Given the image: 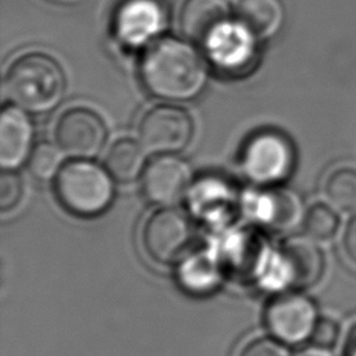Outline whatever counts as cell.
Listing matches in <instances>:
<instances>
[{
  "instance_id": "6da1fadb",
  "label": "cell",
  "mask_w": 356,
  "mask_h": 356,
  "mask_svg": "<svg viewBox=\"0 0 356 356\" xmlns=\"http://www.w3.org/2000/svg\"><path fill=\"white\" fill-rule=\"evenodd\" d=\"M139 75L146 90L167 102H189L206 88L209 71L203 56L174 36L153 42L145 51Z\"/></svg>"
},
{
  "instance_id": "7a4b0ae2",
  "label": "cell",
  "mask_w": 356,
  "mask_h": 356,
  "mask_svg": "<svg viewBox=\"0 0 356 356\" xmlns=\"http://www.w3.org/2000/svg\"><path fill=\"white\" fill-rule=\"evenodd\" d=\"M67 88L64 70L56 58L42 51L17 57L4 76V89L13 104L31 114L54 110Z\"/></svg>"
},
{
  "instance_id": "3957f363",
  "label": "cell",
  "mask_w": 356,
  "mask_h": 356,
  "mask_svg": "<svg viewBox=\"0 0 356 356\" xmlns=\"http://www.w3.org/2000/svg\"><path fill=\"white\" fill-rule=\"evenodd\" d=\"M114 181L106 167L92 160L72 159L54 177V195L70 214L92 218L111 206L115 196Z\"/></svg>"
},
{
  "instance_id": "277c9868",
  "label": "cell",
  "mask_w": 356,
  "mask_h": 356,
  "mask_svg": "<svg viewBox=\"0 0 356 356\" xmlns=\"http://www.w3.org/2000/svg\"><path fill=\"white\" fill-rule=\"evenodd\" d=\"M264 231L252 225L222 231L216 252L225 280L241 286L267 285L277 249Z\"/></svg>"
},
{
  "instance_id": "5b68a950",
  "label": "cell",
  "mask_w": 356,
  "mask_h": 356,
  "mask_svg": "<svg viewBox=\"0 0 356 356\" xmlns=\"http://www.w3.org/2000/svg\"><path fill=\"white\" fill-rule=\"evenodd\" d=\"M325 267V253L318 241L306 234L293 235L277 248L267 286L306 291L323 280Z\"/></svg>"
},
{
  "instance_id": "8992f818",
  "label": "cell",
  "mask_w": 356,
  "mask_h": 356,
  "mask_svg": "<svg viewBox=\"0 0 356 356\" xmlns=\"http://www.w3.org/2000/svg\"><path fill=\"white\" fill-rule=\"evenodd\" d=\"M191 218L172 206L154 210L143 222L140 245L145 254L160 266L179 263L193 249Z\"/></svg>"
},
{
  "instance_id": "52a82bcc",
  "label": "cell",
  "mask_w": 356,
  "mask_h": 356,
  "mask_svg": "<svg viewBox=\"0 0 356 356\" xmlns=\"http://www.w3.org/2000/svg\"><path fill=\"white\" fill-rule=\"evenodd\" d=\"M295 153L289 139L277 131H260L248 139L241 154L243 175L260 186H275L293 168Z\"/></svg>"
},
{
  "instance_id": "ba28073f",
  "label": "cell",
  "mask_w": 356,
  "mask_h": 356,
  "mask_svg": "<svg viewBox=\"0 0 356 356\" xmlns=\"http://www.w3.org/2000/svg\"><path fill=\"white\" fill-rule=\"evenodd\" d=\"M320 316L314 299L303 291L286 289L267 302L263 318L270 335L286 345H299L310 339Z\"/></svg>"
},
{
  "instance_id": "9c48e42d",
  "label": "cell",
  "mask_w": 356,
  "mask_h": 356,
  "mask_svg": "<svg viewBox=\"0 0 356 356\" xmlns=\"http://www.w3.org/2000/svg\"><path fill=\"white\" fill-rule=\"evenodd\" d=\"M193 135L191 114L175 104H159L147 110L138 127L139 142L146 152L175 154L184 150Z\"/></svg>"
},
{
  "instance_id": "30bf717a",
  "label": "cell",
  "mask_w": 356,
  "mask_h": 356,
  "mask_svg": "<svg viewBox=\"0 0 356 356\" xmlns=\"http://www.w3.org/2000/svg\"><path fill=\"white\" fill-rule=\"evenodd\" d=\"M107 129L102 117L86 107L65 110L54 125V140L63 154L92 160L104 147Z\"/></svg>"
},
{
  "instance_id": "8fae6325",
  "label": "cell",
  "mask_w": 356,
  "mask_h": 356,
  "mask_svg": "<svg viewBox=\"0 0 356 356\" xmlns=\"http://www.w3.org/2000/svg\"><path fill=\"white\" fill-rule=\"evenodd\" d=\"M191 181L192 170L185 159L177 154H160L146 164L142 174V192L150 203L168 207L188 193Z\"/></svg>"
},
{
  "instance_id": "7c38bea8",
  "label": "cell",
  "mask_w": 356,
  "mask_h": 356,
  "mask_svg": "<svg viewBox=\"0 0 356 356\" xmlns=\"http://www.w3.org/2000/svg\"><path fill=\"white\" fill-rule=\"evenodd\" d=\"M256 39L239 19H228L204 40L203 46L214 67L225 72H238L252 63Z\"/></svg>"
},
{
  "instance_id": "4fadbf2b",
  "label": "cell",
  "mask_w": 356,
  "mask_h": 356,
  "mask_svg": "<svg viewBox=\"0 0 356 356\" xmlns=\"http://www.w3.org/2000/svg\"><path fill=\"white\" fill-rule=\"evenodd\" d=\"M165 26V11L159 0H124L114 17L118 39L128 46H143Z\"/></svg>"
},
{
  "instance_id": "5bb4252c",
  "label": "cell",
  "mask_w": 356,
  "mask_h": 356,
  "mask_svg": "<svg viewBox=\"0 0 356 356\" xmlns=\"http://www.w3.org/2000/svg\"><path fill=\"white\" fill-rule=\"evenodd\" d=\"M250 213L263 229L288 232L302 224L306 210L295 191L284 186H268L252 200Z\"/></svg>"
},
{
  "instance_id": "9a60e30c",
  "label": "cell",
  "mask_w": 356,
  "mask_h": 356,
  "mask_svg": "<svg viewBox=\"0 0 356 356\" xmlns=\"http://www.w3.org/2000/svg\"><path fill=\"white\" fill-rule=\"evenodd\" d=\"M35 127L28 114L15 104L4 106L0 114V165L17 170L29 160L35 147Z\"/></svg>"
},
{
  "instance_id": "2e32d148",
  "label": "cell",
  "mask_w": 356,
  "mask_h": 356,
  "mask_svg": "<svg viewBox=\"0 0 356 356\" xmlns=\"http://www.w3.org/2000/svg\"><path fill=\"white\" fill-rule=\"evenodd\" d=\"M175 266V281L178 286L192 296L210 295L225 280L216 249H192Z\"/></svg>"
},
{
  "instance_id": "e0dca14e",
  "label": "cell",
  "mask_w": 356,
  "mask_h": 356,
  "mask_svg": "<svg viewBox=\"0 0 356 356\" xmlns=\"http://www.w3.org/2000/svg\"><path fill=\"white\" fill-rule=\"evenodd\" d=\"M193 214L210 229L231 228L236 211L235 195L220 182H204L193 188L191 195Z\"/></svg>"
},
{
  "instance_id": "ac0fdd59",
  "label": "cell",
  "mask_w": 356,
  "mask_h": 356,
  "mask_svg": "<svg viewBox=\"0 0 356 356\" xmlns=\"http://www.w3.org/2000/svg\"><path fill=\"white\" fill-rule=\"evenodd\" d=\"M228 19H231L228 0H184L178 14L184 36L202 44Z\"/></svg>"
},
{
  "instance_id": "d6986e66",
  "label": "cell",
  "mask_w": 356,
  "mask_h": 356,
  "mask_svg": "<svg viewBox=\"0 0 356 356\" xmlns=\"http://www.w3.org/2000/svg\"><path fill=\"white\" fill-rule=\"evenodd\" d=\"M236 15L257 39H270L281 31L285 8L281 0H239Z\"/></svg>"
},
{
  "instance_id": "ffe728a7",
  "label": "cell",
  "mask_w": 356,
  "mask_h": 356,
  "mask_svg": "<svg viewBox=\"0 0 356 356\" xmlns=\"http://www.w3.org/2000/svg\"><path fill=\"white\" fill-rule=\"evenodd\" d=\"M104 167L120 182H132L146 168V150L139 140L121 138L115 140L104 159Z\"/></svg>"
},
{
  "instance_id": "44dd1931",
  "label": "cell",
  "mask_w": 356,
  "mask_h": 356,
  "mask_svg": "<svg viewBox=\"0 0 356 356\" xmlns=\"http://www.w3.org/2000/svg\"><path fill=\"white\" fill-rule=\"evenodd\" d=\"M327 202L342 213H356V168L339 167L331 171L323 185Z\"/></svg>"
},
{
  "instance_id": "7402d4cb",
  "label": "cell",
  "mask_w": 356,
  "mask_h": 356,
  "mask_svg": "<svg viewBox=\"0 0 356 356\" xmlns=\"http://www.w3.org/2000/svg\"><path fill=\"white\" fill-rule=\"evenodd\" d=\"M341 227V218L338 210L330 203H314L312 204L303 217L302 228L307 236L324 242L332 239Z\"/></svg>"
},
{
  "instance_id": "603a6c76",
  "label": "cell",
  "mask_w": 356,
  "mask_h": 356,
  "mask_svg": "<svg viewBox=\"0 0 356 356\" xmlns=\"http://www.w3.org/2000/svg\"><path fill=\"white\" fill-rule=\"evenodd\" d=\"M61 154L63 152L60 147L50 142H40L35 145L28 160L31 174L39 181H49L54 178L63 165Z\"/></svg>"
},
{
  "instance_id": "cb8c5ba5",
  "label": "cell",
  "mask_w": 356,
  "mask_h": 356,
  "mask_svg": "<svg viewBox=\"0 0 356 356\" xmlns=\"http://www.w3.org/2000/svg\"><path fill=\"white\" fill-rule=\"evenodd\" d=\"M236 356H293L289 345L273 335H260L245 342Z\"/></svg>"
},
{
  "instance_id": "d4e9b609",
  "label": "cell",
  "mask_w": 356,
  "mask_h": 356,
  "mask_svg": "<svg viewBox=\"0 0 356 356\" xmlns=\"http://www.w3.org/2000/svg\"><path fill=\"white\" fill-rule=\"evenodd\" d=\"M24 196V181L15 170H3L0 175V211L10 213Z\"/></svg>"
},
{
  "instance_id": "484cf974",
  "label": "cell",
  "mask_w": 356,
  "mask_h": 356,
  "mask_svg": "<svg viewBox=\"0 0 356 356\" xmlns=\"http://www.w3.org/2000/svg\"><path fill=\"white\" fill-rule=\"evenodd\" d=\"M341 335L342 328L341 323L337 318L331 316H320L309 342L314 348L331 350L339 343Z\"/></svg>"
},
{
  "instance_id": "4316f807",
  "label": "cell",
  "mask_w": 356,
  "mask_h": 356,
  "mask_svg": "<svg viewBox=\"0 0 356 356\" xmlns=\"http://www.w3.org/2000/svg\"><path fill=\"white\" fill-rule=\"evenodd\" d=\"M341 246L345 257L356 266V213L350 216V218L346 221L343 232H342V239H341Z\"/></svg>"
},
{
  "instance_id": "83f0119b",
  "label": "cell",
  "mask_w": 356,
  "mask_h": 356,
  "mask_svg": "<svg viewBox=\"0 0 356 356\" xmlns=\"http://www.w3.org/2000/svg\"><path fill=\"white\" fill-rule=\"evenodd\" d=\"M341 356H356V321L348 328L345 334Z\"/></svg>"
},
{
  "instance_id": "f1b7e54d",
  "label": "cell",
  "mask_w": 356,
  "mask_h": 356,
  "mask_svg": "<svg viewBox=\"0 0 356 356\" xmlns=\"http://www.w3.org/2000/svg\"><path fill=\"white\" fill-rule=\"evenodd\" d=\"M299 356H332V355L330 353V350H325V349H320V348L310 346V348L305 349Z\"/></svg>"
}]
</instances>
